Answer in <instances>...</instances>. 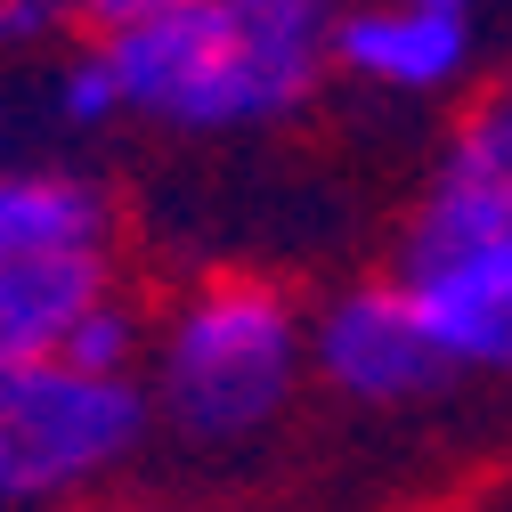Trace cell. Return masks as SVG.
<instances>
[{
    "mask_svg": "<svg viewBox=\"0 0 512 512\" xmlns=\"http://www.w3.org/2000/svg\"><path fill=\"white\" fill-rule=\"evenodd\" d=\"M106 41L131 114L179 131H261L334 74V0H179Z\"/></svg>",
    "mask_w": 512,
    "mask_h": 512,
    "instance_id": "cell-1",
    "label": "cell"
},
{
    "mask_svg": "<svg viewBox=\"0 0 512 512\" xmlns=\"http://www.w3.org/2000/svg\"><path fill=\"white\" fill-rule=\"evenodd\" d=\"M301 317L277 285L261 277H212L187 293V309L171 317L163 358H155V407L204 447H236L252 439L301 374Z\"/></svg>",
    "mask_w": 512,
    "mask_h": 512,
    "instance_id": "cell-2",
    "label": "cell"
},
{
    "mask_svg": "<svg viewBox=\"0 0 512 512\" xmlns=\"http://www.w3.org/2000/svg\"><path fill=\"white\" fill-rule=\"evenodd\" d=\"M155 399L131 374H98L74 358H33L0 374V464H9V504L66 496L106 480L147 439Z\"/></svg>",
    "mask_w": 512,
    "mask_h": 512,
    "instance_id": "cell-3",
    "label": "cell"
},
{
    "mask_svg": "<svg viewBox=\"0 0 512 512\" xmlns=\"http://www.w3.org/2000/svg\"><path fill=\"white\" fill-rule=\"evenodd\" d=\"M309 358H317V374H326L342 399H358V407H415V399H431L439 382L456 374L447 350L431 342L415 293H407L399 277L350 285L326 317H317Z\"/></svg>",
    "mask_w": 512,
    "mask_h": 512,
    "instance_id": "cell-4",
    "label": "cell"
},
{
    "mask_svg": "<svg viewBox=\"0 0 512 512\" xmlns=\"http://www.w3.org/2000/svg\"><path fill=\"white\" fill-rule=\"evenodd\" d=\"M399 285L415 293L431 342L447 350L456 374H512V228L439 244V252H407Z\"/></svg>",
    "mask_w": 512,
    "mask_h": 512,
    "instance_id": "cell-5",
    "label": "cell"
},
{
    "mask_svg": "<svg viewBox=\"0 0 512 512\" xmlns=\"http://www.w3.org/2000/svg\"><path fill=\"white\" fill-rule=\"evenodd\" d=\"M334 66L374 90H456L472 66V9H415V0L334 9Z\"/></svg>",
    "mask_w": 512,
    "mask_h": 512,
    "instance_id": "cell-6",
    "label": "cell"
},
{
    "mask_svg": "<svg viewBox=\"0 0 512 512\" xmlns=\"http://www.w3.org/2000/svg\"><path fill=\"white\" fill-rule=\"evenodd\" d=\"M114 293V269H106V244H82V252H17L0 261V374H17L33 358H57L74 334V317L90 301Z\"/></svg>",
    "mask_w": 512,
    "mask_h": 512,
    "instance_id": "cell-7",
    "label": "cell"
},
{
    "mask_svg": "<svg viewBox=\"0 0 512 512\" xmlns=\"http://www.w3.org/2000/svg\"><path fill=\"white\" fill-rule=\"evenodd\" d=\"M114 244V204L106 187L74 171H0V261L17 252H82Z\"/></svg>",
    "mask_w": 512,
    "mask_h": 512,
    "instance_id": "cell-8",
    "label": "cell"
},
{
    "mask_svg": "<svg viewBox=\"0 0 512 512\" xmlns=\"http://www.w3.org/2000/svg\"><path fill=\"white\" fill-rule=\"evenodd\" d=\"M447 171L488 179V187H512V82H504V90H488V98L464 114L456 147H447Z\"/></svg>",
    "mask_w": 512,
    "mask_h": 512,
    "instance_id": "cell-9",
    "label": "cell"
},
{
    "mask_svg": "<svg viewBox=\"0 0 512 512\" xmlns=\"http://www.w3.org/2000/svg\"><path fill=\"white\" fill-rule=\"evenodd\" d=\"M57 114L74 122V131H106L114 114H131V98H122V74H114V57L106 41H90L66 74H57Z\"/></svg>",
    "mask_w": 512,
    "mask_h": 512,
    "instance_id": "cell-10",
    "label": "cell"
},
{
    "mask_svg": "<svg viewBox=\"0 0 512 512\" xmlns=\"http://www.w3.org/2000/svg\"><path fill=\"white\" fill-rule=\"evenodd\" d=\"M57 358L98 366V374H131V358H139V317L106 293V301H90V309L74 317V334H66V350H57Z\"/></svg>",
    "mask_w": 512,
    "mask_h": 512,
    "instance_id": "cell-11",
    "label": "cell"
},
{
    "mask_svg": "<svg viewBox=\"0 0 512 512\" xmlns=\"http://www.w3.org/2000/svg\"><path fill=\"white\" fill-rule=\"evenodd\" d=\"M57 25H74V0H0V49L49 41Z\"/></svg>",
    "mask_w": 512,
    "mask_h": 512,
    "instance_id": "cell-12",
    "label": "cell"
},
{
    "mask_svg": "<svg viewBox=\"0 0 512 512\" xmlns=\"http://www.w3.org/2000/svg\"><path fill=\"white\" fill-rule=\"evenodd\" d=\"M163 9H179V0H74V25L82 33H122V25L163 17Z\"/></svg>",
    "mask_w": 512,
    "mask_h": 512,
    "instance_id": "cell-13",
    "label": "cell"
},
{
    "mask_svg": "<svg viewBox=\"0 0 512 512\" xmlns=\"http://www.w3.org/2000/svg\"><path fill=\"white\" fill-rule=\"evenodd\" d=\"M415 9H472V0H415Z\"/></svg>",
    "mask_w": 512,
    "mask_h": 512,
    "instance_id": "cell-14",
    "label": "cell"
},
{
    "mask_svg": "<svg viewBox=\"0 0 512 512\" xmlns=\"http://www.w3.org/2000/svg\"><path fill=\"white\" fill-rule=\"evenodd\" d=\"M0 504H9V464H0Z\"/></svg>",
    "mask_w": 512,
    "mask_h": 512,
    "instance_id": "cell-15",
    "label": "cell"
}]
</instances>
